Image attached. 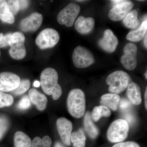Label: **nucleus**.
Returning <instances> with one entry per match:
<instances>
[{
    "mask_svg": "<svg viewBox=\"0 0 147 147\" xmlns=\"http://www.w3.org/2000/svg\"><path fill=\"white\" fill-rule=\"evenodd\" d=\"M58 74L51 67L45 69L41 72L40 84L43 91L47 95H52L54 100H57L62 93L61 87L58 84Z\"/></svg>",
    "mask_w": 147,
    "mask_h": 147,
    "instance_id": "f257e3e1",
    "label": "nucleus"
},
{
    "mask_svg": "<svg viewBox=\"0 0 147 147\" xmlns=\"http://www.w3.org/2000/svg\"><path fill=\"white\" fill-rule=\"evenodd\" d=\"M67 107L69 113L74 117L79 119L84 116L86 111V98L82 90L74 89L69 92Z\"/></svg>",
    "mask_w": 147,
    "mask_h": 147,
    "instance_id": "f03ea898",
    "label": "nucleus"
},
{
    "mask_svg": "<svg viewBox=\"0 0 147 147\" xmlns=\"http://www.w3.org/2000/svg\"><path fill=\"white\" fill-rule=\"evenodd\" d=\"M130 77L125 71L118 70L109 74L106 79L109 90L113 93L119 94L124 91L130 82Z\"/></svg>",
    "mask_w": 147,
    "mask_h": 147,
    "instance_id": "7ed1b4c3",
    "label": "nucleus"
},
{
    "mask_svg": "<svg viewBox=\"0 0 147 147\" xmlns=\"http://www.w3.org/2000/svg\"><path fill=\"white\" fill-rule=\"evenodd\" d=\"M129 130V125L126 121L118 119L110 125L107 131V137L110 142L120 143L126 139Z\"/></svg>",
    "mask_w": 147,
    "mask_h": 147,
    "instance_id": "20e7f679",
    "label": "nucleus"
},
{
    "mask_svg": "<svg viewBox=\"0 0 147 147\" xmlns=\"http://www.w3.org/2000/svg\"><path fill=\"white\" fill-rule=\"evenodd\" d=\"M60 36L57 31L52 28L44 29L36 39V45L42 50L52 48L57 44Z\"/></svg>",
    "mask_w": 147,
    "mask_h": 147,
    "instance_id": "39448f33",
    "label": "nucleus"
},
{
    "mask_svg": "<svg viewBox=\"0 0 147 147\" xmlns=\"http://www.w3.org/2000/svg\"><path fill=\"white\" fill-rule=\"evenodd\" d=\"M72 61L75 66L78 68H86L94 63L93 55L87 48L77 46L73 51Z\"/></svg>",
    "mask_w": 147,
    "mask_h": 147,
    "instance_id": "423d86ee",
    "label": "nucleus"
},
{
    "mask_svg": "<svg viewBox=\"0 0 147 147\" xmlns=\"http://www.w3.org/2000/svg\"><path fill=\"white\" fill-rule=\"evenodd\" d=\"M80 11V7L78 5L70 3L60 11L57 16V21L61 25L71 27Z\"/></svg>",
    "mask_w": 147,
    "mask_h": 147,
    "instance_id": "0eeeda50",
    "label": "nucleus"
},
{
    "mask_svg": "<svg viewBox=\"0 0 147 147\" xmlns=\"http://www.w3.org/2000/svg\"><path fill=\"white\" fill-rule=\"evenodd\" d=\"M124 54L121 58V62L125 67L129 70H132L137 65V48L135 44L129 43L123 49Z\"/></svg>",
    "mask_w": 147,
    "mask_h": 147,
    "instance_id": "6e6552de",
    "label": "nucleus"
},
{
    "mask_svg": "<svg viewBox=\"0 0 147 147\" xmlns=\"http://www.w3.org/2000/svg\"><path fill=\"white\" fill-rule=\"evenodd\" d=\"M20 77L15 74L10 72L0 73V91L1 92L13 91L21 83Z\"/></svg>",
    "mask_w": 147,
    "mask_h": 147,
    "instance_id": "1a4fd4ad",
    "label": "nucleus"
},
{
    "mask_svg": "<svg viewBox=\"0 0 147 147\" xmlns=\"http://www.w3.org/2000/svg\"><path fill=\"white\" fill-rule=\"evenodd\" d=\"M134 6V3L130 1H123L114 6L110 11L108 16L113 21H120L124 18Z\"/></svg>",
    "mask_w": 147,
    "mask_h": 147,
    "instance_id": "9d476101",
    "label": "nucleus"
},
{
    "mask_svg": "<svg viewBox=\"0 0 147 147\" xmlns=\"http://www.w3.org/2000/svg\"><path fill=\"white\" fill-rule=\"evenodd\" d=\"M57 127L63 143L67 146H69L70 136L72 133V124L70 121L64 117L58 119L57 121Z\"/></svg>",
    "mask_w": 147,
    "mask_h": 147,
    "instance_id": "9b49d317",
    "label": "nucleus"
},
{
    "mask_svg": "<svg viewBox=\"0 0 147 147\" xmlns=\"http://www.w3.org/2000/svg\"><path fill=\"white\" fill-rule=\"evenodd\" d=\"M42 22V14L34 12L21 21L20 28L24 32L35 31L39 28Z\"/></svg>",
    "mask_w": 147,
    "mask_h": 147,
    "instance_id": "f8f14e48",
    "label": "nucleus"
},
{
    "mask_svg": "<svg viewBox=\"0 0 147 147\" xmlns=\"http://www.w3.org/2000/svg\"><path fill=\"white\" fill-rule=\"evenodd\" d=\"M118 43V39L110 29L105 30L103 37L98 41L100 47L103 50L110 53L115 51Z\"/></svg>",
    "mask_w": 147,
    "mask_h": 147,
    "instance_id": "ddd939ff",
    "label": "nucleus"
},
{
    "mask_svg": "<svg viewBox=\"0 0 147 147\" xmlns=\"http://www.w3.org/2000/svg\"><path fill=\"white\" fill-rule=\"evenodd\" d=\"M94 19L91 17L85 18L81 16L77 18L74 27L77 32L82 34H87L92 30L94 26Z\"/></svg>",
    "mask_w": 147,
    "mask_h": 147,
    "instance_id": "4468645a",
    "label": "nucleus"
},
{
    "mask_svg": "<svg viewBox=\"0 0 147 147\" xmlns=\"http://www.w3.org/2000/svg\"><path fill=\"white\" fill-rule=\"evenodd\" d=\"M28 96L33 104L38 110L43 111L46 109L47 99L45 95L35 89H31L28 92Z\"/></svg>",
    "mask_w": 147,
    "mask_h": 147,
    "instance_id": "2eb2a0df",
    "label": "nucleus"
},
{
    "mask_svg": "<svg viewBox=\"0 0 147 147\" xmlns=\"http://www.w3.org/2000/svg\"><path fill=\"white\" fill-rule=\"evenodd\" d=\"M127 95L131 103L139 105L142 101L141 89L139 85L130 81L127 87Z\"/></svg>",
    "mask_w": 147,
    "mask_h": 147,
    "instance_id": "dca6fc26",
    "label": "nucleus"
},
{
    "mask_svg": "<svg viewBox=\"0 0 147 147\" xmlns=\"http://www.w3.org/2000/svg\"><path fill=\"white\" fill-rule=\"evenodd\" d=\"M120 97L116 94H107L101 97L100 102L101 105L106 106L114 111L117 110Z\"/></svg>",
    "mask_w": 147,
    "mask_h": 147,
    "instance_id": "f3484780",
    "label": "nucleus"
},
{
    "mask_svg": "<svg viewBox=\"0 0 147 147\" xmlns=\"http://www.w3.org/2000/svg\"><path fill=\"white\" fill-rule=\"evenodd\" d=\"M84 125L86 131L91 139H94L97 137L99 134V130L93 122L91 114L90 112H87L85 115Z\"/></svg>",
    "mask_w": 147,
    "mask_h": 147,
    "instance_id": "a211bd4d",
    "label": "nucleus"
},
{
    "mask_svg": "<svg viewBox=\"0 0 147 147\" xmlns=\"http://www.w3.org/2000/svg\"><path fill=\"white\" fill-rule=\"evenodd\" d=\"M147 30V20L146 18L139 28L129 33L126 36L127 39L133 42H139L145 36Z\"/></svg>",
    "mask_w": 147,
    "mask_h": 147,
    "instance_id": "6ab92c4d",
    "label": "nucleus"
},
{
    "mask_svg": "<svg viewBox=\"0 0 147 147\" xmlns=\"http://www.w3.org/2000/svg\"><path fill=\"white\" fill-rule=\"evenodd\" d=\"M0 20L11 24L15 21L14 16L9 10L6 1H1L0 2Z\"/></svg>",
    "mask_w": 147,
    "mask_h": 147,
    "instance_id": "aec40b11",
    "label": "nucleus"
},
{
    "mask_svg": "<svg viewBox=\"0 0 147 147\" xmlns=\"http://www.w3.org/2000/svg\"><path fill=\"white\" fill-rule=\"evenodd\" d=\"M14 147H32L31 139L21 131L15 133L13 138Z\"/></svg>",
    "mask_w": 147,
    "mask_h": 147,
    "instance_id": "412c9836",
    "label": "nucleus"
},
{
    "mask_svg": "<svg viewBox=\"0 0 147 147\" xmlns=\"http://www.w3.org/2000/svg\"><path fill=\"white\" fill-rule=\"evenodd\" d=\"M111 115V111L109 108L101 105L94 107L92 113L91 117L92 120L97 122L102 117H108Z\"/></svg>",
    "mask_w": 147,
    "mask_h": 147,
    "instance_id": "4be33fe9",
    "label": "nucleus"
},
{
    "mask_svg": "<svg viewBox=\"0 0 147 147\" xmlns=\"http://www.w3.org/2000/svg\"><path fill=\"white\" fill-rule=\"evenodd\" d=\"M123 23L125 26L129 28H137L139 23L137 10L134 9L130 11L124 18Z\"/></svg>",
    "mask_w": 147,
    "mask_h": 147,
    "instance_id": "5701e85b",
    "label": "nucleus"
},
{
    "mask_svg": "<svg viewBox=\"0 0 147 147\" xmlns=\"http://www.w3.org/2000/svg\"><path fill=\"white\" fill-rule=\"evenodd\" d=\"M86 138L85 134L82 129L71 133L70 141L73 144L74 147H85Z\"/></svg>",
    "mask_w": 147,
    "mask_h": 147,
    "instance_id": "b1692460",
    "label": "nucleus"
},
{
    "mask_svg": "<svg viewBox=\"0 0 147 147\" xmlns=\"http://www.w3.org/2000/svg\"><path fill=\"white\" fill-rule=\"evenodd\" d=\"M9 54L14 59L21 60L24 59L26 55V50L24 44L11 47Z\"/></svg>",
    "mask_w": 147,
    "mask_h": 147,
    "instance_id": "393cba45",
    "label": "nucleus"
},
{
    "mask_svg": "<svg viewBox=\"0 0 147 147\" xmlns=\"http://www.w3.org/2000/svg\"><path fill=\"white\" fill-rule=\"evenodd\" d=\"M25 37L24 34L20 32H15L11 34L9 39V45L11 47L24 45Z\"/></svg>",
    "mask_w": 147,
    "mask_h": 147,
    "instance_id": "a878e982",
    "label": "nucleus"
},
{
    "mask_svg": "<svg viewBox=\"0 0 147 147\" xmlns=\"http://www.w3.org/2000/svg\"><path fill=\"white\" fill-rule=\"evenodd\" d=\"M52 139L48 136H45L42 139L39 137H35L32 142V147H51Z\"/></svg>",
    "mask_w": 147,
    "mask_h": 147,
    "instance_id": "bb28decb",
    "label": "nucleus"
},
{
    "mask_svg": "<svg viewBox=\"0 0 147 147\" xmlns=\"http://www.w3.org/2000/svg\"><path fill=\"white\" fill-rule=\"evenodd\" d=\"M30 86V82L28 79H24L21 81L19 86L13 91L12 93L16 96L24 94L29 90Z\"/></svg>",
    "mask_w": 147,
    "mask_h": 147,
    "instance_id": "cd10ccee",
    "label": "nucleus"
},
{
    "mask_svg": "<svg viewBox=\"0 0 147 147\" xmlns=\"http://www.w3.org/2000/svg\"><path fill=\"white\" fill-rule=\"evenodd\" d=\"M13 102V97L11 95L0 91V108L9 107Z\"/></svg>",
    "mask_w": 147,
    "mask_h": 147,
    "instance_id": "c85d7f7f",
    "label": "nucleus"
},
{
    "mask_svg": "<svg viewBox=\"0 0 147 147\" xmlns=\"http://www.w3.org/2000/svg\"><path fill=\"white\" fill-rule=\"evenodd\" d=\"M9 125L10 123L8 118L3 115H0V140L7 132Z\"/></svg>",
    "mask_w": 147,
    "mask_h": 147,
    "instance_id": "c756f323",
    "label": "nucleus"
},
{
    "mask_svg": "<svg viewBox=\"0 0 147 147\" xmlns=\"http://www.w3.org/2000/svg\"><path fill=\"white\" fill-rule=\"evenodd\" d=\"M32 102L29 96L27 95H25L19 100L16 105V107L18 110H26L30 108Z\"/></svg>",
    "mask_w": 147,
    "mask_h": 147,
    "instance_id": "7c9ffc66",
    "label": "nucleus"
},
{
    "mask_svg": "<svg viewBox=\"0 0 147 147\" xmlns=\"http://www.w3.org/2000/svg\"><path fill=\"white\" fill-rule=\"evenodd\" d=\"M9 8L11 13L14 15H16L19 10V4L18 1H8L7 2Z\"/></svg>",
    "mask_w": 147,
    "mask_h": 147,
    "instance_id": "2f4dec72",
    "label": "nucleus"
},
{
    "mask_svg": "<svg viewBox=\"0 0 147 147\" xmlns=\"http://www.w3.org/2000/svg\"><path fill=\"white\" fill-rule=\"evenodd\" d=\"M11 33L7 34L4 35L3 33H0V47H6L9 45Z\"/></svg>",
    "mask_w": 147,
    "mask_h": 147,
    "instance_id": "473e14b6",
    "label": "nucleus"
},
{
    "mask_svg": "<svg viewBox=\"0 0 147 147\" xmlns=\"http://www.w3.org/2000/svg\"><path fill=\"white\" fill-rule=\"evenodd\" d=\"M112 147H140L137 143L133 142H120Z\"/></svg>",
    "mask_w": 147,
    "mask_h": 147,
    "instance_id": "72a5a7b5",
    "label": "nucleus"
},
{
    "mask_svg": "<svg viewBox=\"0 0 147 147\" xmlns=\"http://www.w3.org/2000/svg\"><path fill=\"white\" fill-rule=\"evenodd\" d=\"M119 103L120 108L122 110H127L131 106V103L129 100L125 98L120 100Z\"/></svg>",
    "mask_w": 147,
    "mask_h": 147,
    "instance_id": "f704fd0d",
    "label": "nucleus"
},
{
    "mask_svg": "<svg viewBox=\"0 0 147 147\" xmlns=\"http://www.w3.org/2000/svg\"><path fill=\"white\" fill-rule=\"evenodd\" d=\"M124 118H125V120L128 123H132L135 120L134 116L131 113H125Z\"/></svg>",
    "mask_w": 147,
    "mask_h": 147,
    "instance_id": "c9c22d12",
    "label": "nucleus"
},
{
    "mask_svg": "<svg viewBox=\"0 0 147 147\" xmlns=\"http://www.w3.org/2000/svg\"><path fill=\"white\" fill-rule=\"evenodd\" d=\"M19 4V9L23 10L28 7L29 5V1H18Z\"/></svg>",
    "mask_w": 147,
    "mask_h": 147,
    "instance_id": "e433bc0d",
    "label": "nucleus"
},
{
    "mask_svg": "<svg viewBox=\"0 0 147 147\" xmlns=\"http://www.w3.org/2000/svg\"><path fill=\"white\" fill-rule=\"evenodd\" d=\"M147 88H146V92H145V108H146V109H147Z\"/></svg>",
    "mask_w": 147,
    "mask_h": 147,
    "instance_id": "4c0bfd02",
    "label": "nucleus"
},
{
    "mask_svg": "<svg viewBox=\"0 0 147 147\" xmlns=\"http://www.w3.org/2000/svg\"><path fill=\"white\" fill-rule=\"evenodd\" d=\"M40 82L39 81H37V80H36V81H34V82L33 86H34L35 87H36V88H38V87L40 86Z\"/></svg>",
    "mask_w": 147,
    "mask_h": 147,
    "instance_id": "58836bf2",
    "label": "nucleus"
},
{
    "mask_svg": "<svg viewBox=\"0 0 147 147\" xmlns=\"http://www.w3.org/2000/svg\"><path fill=\"white\" fill-rule=\"evenodd\" d=\"M55 147H65L60 142H57L55 143Z\"/></svg>",
    "mask_w": 147,
    "mask_h": 147,
    "instance_id": "ea45409f",
    "label": "nucleus"
},
{
    "mask_svg": "<svg viewBox=\"0 0 147 147\" xmlns=\"http://www.w3.org/2000/svg\"><path fill=\"white\" fill-rule=\"evenodd\" d=\"M123 1H120V0H115V1H111L113 3L115 4V5L118 4L120 3L121 2Z\"/></svg>",
    "mask_w": 147,
    "mask_h": 147,
    "instance_id": "a19ab883",
    "label": "nucleus"
},
{
    "mask_svg": "<svg viewBox=\"0 0 147 147\" xmlns=\"http://www.w3.org/2000/svg\"><path fill=\"white\" fill-rule=\"evenodd\" d=\"M147 33L146 34V35L144 37V45L146 48L147 49Z\"/></svg>",
    "mask_w": 147,
    "mask_h": 147,
    "instance_id": "79ce46f5",
    "label": "nucleus"
},
{
    "mask_svg": "<svg viewBox=\"0 0 147 147\" xmlns=\"http://www.w3.org/2000/svg\"><path fill=\"white\" fill-rule=\"evenodd\" d=\"M147 71H146V73L145 74V77H146V79H147Z\"/></svg>",
    "mask_w": 147,
    "mask_h": 147,
    "instance_id": "37998d69",
    "label": "nucleus"
},
{
    "mask_svg": "<svg viewBox=\"0 0 147 147\" xmlns=\"http://www.w3.org/2000/svg\"><path fill=\"white\" fill-rule=\"evenodd\" d=\"M0 56H1V53H0Z\"/></svg>",
    "mask_w": 147,
    "mask_h": 147,
    "instance_id": "c03bdc74",
    "label": "nucleus"
},
{
    "mask_svg": "<svg viewBox=\"0 0 147 147\" xmlns=\"http://www.w3.org/2000/svg\"><path fill=\"white\" fill-rule=\"evenodd\" d=\"M1 1H0V2H1Z\"/></svg>",
    "mask_w": 147,
    "mask_h": 147,
    "instance_id": "a18cd8bd",
    "label": "nucleus"
}]
</instances>
